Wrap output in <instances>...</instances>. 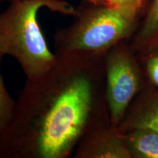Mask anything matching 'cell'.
I'll return each instance as SVG.
<instances>
[{
    "label": "cell",
    "mask_w": 158,
    "mask_h": 158,
    "mask_svg": "<svg viewBox=\"0 0 158 158\" xmlns=\"http://www.w3.org/2000/svg\"><path fill=\"white\" fill-rule=\"evenodd\" d=\"M55 54L54 65L20 92L0 134V158H68L84 136L110 124L104 54Z\"/></svg>",
    "instance_id": "1"
},
{
    "label": "cell",
    "mask_w": 158,
    "mask_h": 158,
    "mask_svg": "<svg viewBox=\"0 0 158 158\" xmlns=\"http://www.w3.org/2000/svg\"><path fill=\"white\" fill-rule=\"evenodd\" d=\"M43 8L72 16L76 13L64 0H15L0 13V53L14 58L27 79L42 76L56 59L38 21Z\"/></svg>",
    "instance_id": "2"
},
{
    "label": "cell",
    "mask_w": 158,
    "mask_h": 158,
    "mask_svg": "<svg viewBox=\"0 0 158 158\" xmlns=\"http://www.w3.org/2000/svg\"><path fill=\"white\" fill-rule=\"evenodd\" d=\"M86 3L76 7L72 23L56 31L55 53L105 54L133 35L139 13Z\"/></svg>",
    "instance_id": "3"
},
{
    "label": "cell",
    "mask_w": 158,
    "mask_h": 158,
    "mask_svg": "<svg viewBox=\"0 0 158 158\" xmlns=\"http://www.w3.org/2000/svg\"><path fill=\"white\" fill-rule=\"evenodd\" d=\"M105 85L110 124L118 127L141 87L136 54L125 40L104 54Z\"/></svg>",
    "instance_id": "4"
},
{
    "label": "cell",
    "mask_w": 158,
    "mask_h": 158,
    "mask_svg": "<svg viewBox=\"0 0 158 158\" xmlns=\"http://www.w3.org/2000/svg\"><path fill=\"white\" fill-rule=\"evenodd\" d=\"M73 158H131L123 134L108 124L89 133L79 142Z\"/></svg>",
    "instance_id": "5"
},
{
    "label": "cell",
    "mask_w": 158,
    "mask_h": 158,
    "mask_svg": "<svg viewBox=\"0 0 158 158\" xmlns=\"http://www.w3.org/2000/svg\"><path fill=\"white\" fill-rule=\"evenodd\" d=\"M124 131L131 128H146L158 135V91L150 89L133 101L118 125Z\"/></svg>",
    "instance_id": "6"
},
{
    "label": "cell",
    "mask_w": 158,
    "mask_h": 158,
    "mask_svg": "<svg viewBox=\"0 0 158 158\" xmlns=\"http://www.w3.org/2000/svg\"><path fill=\"white\" fill-rule=\"evenodd\" d=\"M158 44V0H152L145 17L134 35L130 47L135 54L146 53Z\"/></svg>",
    "instance_id": "7"
},
{
    "label": "cell",
    "mask_w": 158,
    "mask_h": 158,
    "mask_svg": "<svg viewBox=\"0 0 158 158\" xmlns=\"http://www.w3.org/2000/svg\"><path fill=\"white\" fill-rule=\"evenodd\" d=\"M121 132L131 158H158V135L155 132L139 127Z\"/></svg>",
    "instance_id": "8"
},
{
    "label": "cell",
    "mask_w": 158,
    "mask_h": 158,
    "mask_svg": "<svg viewBox=\"0 0 158 158\" xmlns=\"http://www.w3.org/2000/svg\"><path fill=\"white\" fill-rule=\"evenodd\" d=\"M4 55L0 53V64ZM15 106V101L6 89L0 72V134L5 130L12 117Z\"/></svg>",
    "instance_id": "9"
},
{
    "label": "cell",
    "mask_w": 158,
    "mask_h": 158,
    "mask_svg": "<svg viewBox=\"0 0 158 158\" xmlns=\"http://www.w3.org/2000/svg\"><path fill=\"white\" fill-rule=\"evenodd\" d=\"M139 56H142L148 80L152 88L158 91V44Z\"/></svg>",
    "instance_id": "10"
},
{
    "label": "cell",
    "mask_w": 158,
    "mask_h": 158,
    "mask_svg": "<svg viewBox=\"0 0 158 158\" xmlns=\"http://www.w3.org/2000/svg\"><path fill=\"white\" fill-rule=\"evenodd\" d=\"M84 2L93 5L113 7L114 8L115 0H84Z\"/></svg>",
    "instance_id": "11"
},
{
    "label": "cell",
    "mask_w": 158,
    "mask_h": 158,
    "mask_svg": "<svg viewBox=\"0 0 158 158\" xmlns=\"http://www.w3.org/2000/svg\"><path fill=\"white\" fill-rule=\"evenodd\" d=\"M10 2H12V1H15V0H8Z\"/></svg>",
    "instance_id": "12"
},
{
    "label": "cell",
    "mask_w": 158,
    "mask_h": 158,
    "mask_svg": "<svg viewBox=\"0 0 158 158\" xmlns=\"http://www.w3.org/2000/svg\"><path fill=\"white\" fill-rule=\"evenodd\" d=\"M2 1H5V0H0V2H2Z\"/></svg>",
    "instance_id": "13"
}]
</instances>
